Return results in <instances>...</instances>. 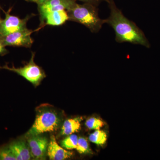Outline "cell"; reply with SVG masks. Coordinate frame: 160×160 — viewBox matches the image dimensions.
<instances>
[{
    "instance_id": "obj_1",
    "label": "cell",
    "mask_w": 160,
    "mask_h": 160,
    "mask_svg": "<svg viewBox=\"0 0 160 160\" xmlns=\"http://www.w3.org/2000/svg\"><path fill=\"white\" fill-rule=\"evenodd\" d=\"M106 2L110 12L109 17L106 19V23L114 30L116 41L118 43L128 42L150 48L149 41L136 24L124 16L113 0H107Z\"/></svg>"
},
{
    "instance_id": "obj_2",
    "label": "cell",
    "mask_w": 160,
    "mask_h": 160,
    "mask_svg": "<svg viewBox=\"0 0 160 160\" xmlns=\"http://www.w3.org/2000/svg\"><path fill=\"white\" fill-rule=\"evenodd\" d=\"M67 11L69 21L84 25L92 33L99 32L106 23V19H102L99 17L97 6L92 4L76 3L71 9Z\"/></svg>"
},
{
    "instance_id": "obj_3",
    "label": "cell",
    "mask_w": 160,
    "mask_h": 160,
    "mask_svg": "<svg viewBox=\"0 0 160 160\" xmlns=\"http://www.w3.org/2000/svg\"><path fill=\"white\" fill-rule=\"evenodd\" d=\"M61 118L53 109H42L38 112L34 124L26 133L28 137L51 132L58 129Z\"/></svg>"
},
{
    "instance_id": "obj_4",
    "label": "cell",
    "mask_w": 160,
    "mask_h": 160,
    "mask_svg": "<svg viewBox=\"0 0 160 160\" xmlns=\"http://www.w3.org/2000/svg\"><path fill=\"white\" fill-rule=\"evenodd\" d=\"M35 56V52H32L30 61L23 67L15 68L14 66H12V67L10 68L6 65L2 67H0V68L14 72L25 78L35 86H37L46 78V75L43 69L34 62Z\"/></svg>"
},
{
    "instance_id": "obj_5",
    "label": "cell",
    "mask_w": 160,
    "mask_h": 160,
    "mask_svg": "<svg viewBox=\"0 0 160 160\" xmlns=\"http://www.w3.org/2000/svg\"><path fill=\"white\" fill-rule=\"evenodd\" d=\"M12 8L7 12L4 11L6 18L0 24V37L5 36L15 32L27 28V23L32 16L28 15L25 18L21 19L10 14Z\"/></svg>"
},
{
    "instance_id": "obj_6",
    "label": "cell",
    "mask_w": 160,
    "mask_h": 160,
    "mask_svg": "<svg viewBox=\"0 0 160 160\" xmlns=\"http://www.w3.org/2000/svg\"><path fill=\"white\" fill-rule=\"evenodd\" d=\"M36 30L26 28L5 36L0 37V41L6 47L9 46L30 48L34 42L31 36L32 33Z\"/></svg>"
},
{
    "instance_id": "obj_7",
    "label": "cell",
    "mask_w": 160,
    "mask_h": 160,
    "mask_svg": "<svg viewBox=\"0 0 160 160\" xmlns=\"http://www.w3.org/2000/svg\"><path fill=\"white\" fill-rule=\"evenodd\" d=\"M27 138V144L32 158L34 160L46 159L49 145L47 138L40 135Z\"/></svg>"
},
{
    "instance_id": "obj_8",
    "label": "cell",
    "mask_w": 160,
    "mask_h": 160,
    "mask_svg": "<svg viewBox=\"0 0 160 160\" xmlns=\"http://www.w3.org/2000/svg\"><path fill=\"white\" fill-rule=\"evenodd\" d=\"M76 0H48L38 5L40 20L47 13L58 10H70L76 4Z\"/></svg>"
},
{
    "instance_id": "obj_9",
    "label": "cell",
    "mask_w": 160,
    "mask_h": 160,
    "mask_svg": "<svg viewBox=\"0 0 160 160\" xmlns=\"http://www.w3.org/2000/svg\"><path fill=\"white\" fill-rule=\"evenodd\" d=\"M69 19L68 12L66 10L51 12L45 15L42 19L40 29L46 26H60Z\"/></svg>"
},
{
    "instance_id": "obj_10",
    "label": "cell",
    "mask_w": 160,
    "mask_h": 160,
    "mask_svg": "<svg viewBox=\"0 0 160 160\" xmlns=\"http://www.w3.org/2000/svg\"><path fill=\"white\" fill-rule=\"evenodd\" d=\"M73 155L59 146L54 135L51 136L47 149V155L51 160H64L71 157Z\"/></svg>"
},
{
    "instance_id": "obj_11",
    "label": "cell",
    "mask_w": 160,
    "mask_h": 160,
    "mask_svg": "<svg viewBox=\"0 0 160 160\" xmlns=\"http://www.w3.org/2000/svg\"><path fill=\"white\" fill-rule=\"evenodd\" d=\"M8 146L16 158L17 160L32 159L28 144L24 140H19L14 141Z\"/></svg>"
},
{
    "instance_id": "obj_12",
    "label": "cell",
    "mask_w": 160,
    "mask_h": 160,
    "mask_svg": "<svg viewBox=\"0 0 160 160\" xmlns=\"http://www.w3.org/2000/svg\"><path fill=\"white\" fill-rule=\"evenodd\" d=\"M83 120L82 117L69 119L63 123L60 134L62 136L69 135L77 132L81 129V122Z\"/></svg>"
},
{
    "instance_id": "obj_13",
    "label": "cell",
    "mask_w": 160,
    "mask_h": 160,
    "mask_svg": "<svg viewBox=\"0 0 160 160\" xmlns=\"http://www.w3.org/2000/svg\"><path fill=\"white\" fill-rule=\"evenodd\" d=\"M89 140L97 145H103L106 142L107 136L105 132L98 129L89 135Z\"/></svg>"
},
{
    "instance_id": "obj_14",
    "label": "cell",
    "mask_w": 160,
    "mask_h": 160,
    "mask_svg": "<svg viewBox=\"0 0 160 160\" xmlns=\"http://www.w3.org/2000/svg\"><path fill=\"white\" fill-rule=\"evenodd\" d=\"M78 138L76 135L70 134L61 142V146L67 149H76L77 146Z\"/></svg>"
},
{
    "instance_id": "obj_15",
    "label": "cell",
    "mask_w": 160,
    "mask_h": 160,
    "mask_svg": "<svg viewBox=\"0 0 160 160\" xmlns=\"http://www.w3.org/2000/svg\"><path fill=\"white\" fill-rule=\"evenodd\" d=\"M76 149L81 154L92 153L88 141L85 138L80 137L78 139L77 146Z\"/></svg>"
},
{
    "instance_id": "obj_16",
    "label": "cell",
    "mask_w": 160,
    "mask_h": 160,
    "mask_svg": "<svg viewBox=\"0 0 160 160\" xmlns=\"http://www.w3.org/2000/svg\"><path fill=\"white\" fill-rule=\"evenodd\" d=\"M87 128L90 129H100L104 126V122L102 120L95 118H91L88 119L86 122Z\"/></svg>"
},
{
    "instance_id": "obj_17",
    "label": "cell",
    "mask_w": 160,
    "mask_h": 160,
    "mask_svg": "<svg viewBox=\"0 0 160 160\" xmlns=\"http://www.w3.org/2000/svg\"><path fill=\"white\" fill-rule=\"evenodd\" d=\"M0 160H17L9 146L0 149Z\"/></svg>"
},
{
    "instance_id": "obj_18",
    "label": "cell",
    "mask_w": 160,
    "mask_h": 160,
    "mask_svg": "<svg viewBox=\"0 0 160 160\" xmlns=\"http://www.w3.org/2000/svg\"><path fill=\"white\" fill-rule=\"evenodd\" d=\"M86 3L92 4L95 6H97L103 1H106L107 0H78Z\"/></svg>"
},
{
    "instance_id": "obj_19",
    "label": "cell",
    "mask_w": 160,
    "mask_h": 160,
    "mask_svg": "<svg viewBox=\"0 0 160 160\" xmlns=\"http://www.w3.org/2000/svg\"><path fill=\"white\" fill-rule=\"evenodd\" d=\"M9 51L6 48V46L3 45L2 43L0 41V55L4 56L7 54Z\"/></svg>"
},
{
    "instance_id": "obj_20",
    "label": "cell",
    "mask_w": 160,
    "mask_h": 160,
    "mask_svg": "<svg viewBox=\"0 0 160 160\" xmlns=\"http://www.w3.org/2000/svg\"><path fill=\"white\" fill-rule=\"evenodd\" d=\"M26 2H34L37 3L38 5L42 4V3L45 2L48 0H25Z\"/></svg>"
},
{
    "instance_id": "obj_21",
    "label": "cell",
    "mask_w": 160,
    "mask_h": 160,
    "mask_svg": "<svg viewBox=\"0 0 160 160\" xmlns=\"http://www.w3.org/2000/svg\"><path fill=\"white\" fill-rule=\"evenodd\" d=\"M1 7H0V9H1ZM2 19H1V15H0V24H1V22H2Z\"/></svg>"
}]
</instances>
